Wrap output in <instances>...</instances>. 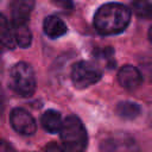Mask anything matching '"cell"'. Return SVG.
<instances>
[{
  "instance_id": "obj_11",
  "label": "cell",
  "mask_w": 152,
  "mask_h": 152,
  "mask_svg": "<svg viewBox=\"0 0 152 152\" xmlns=\"http://www.w3.org/2000/svg\"><path fill=\"white\" fill-rule=\"evenodd\" d=\"M0 38L1 43L5 48L7 49H14L17 45V39H15V33L13 25L8 23L6 17L1 14V23H0Z\"/></svg>"
},
{
  "instance_id": "obj_4",
  "label": "cell",
  "mask_w": 152,
  "mask_h": 152,
  "mask_svg": "<svg viewBox=\"0 0 152 152\" xmlns=\"http://www.w3.org/2000/svg\"><path fill=\"white\" fill-rule=\"evenodd\" d=\"M102 76L99 66L91 62L81 61L74 64L71 70V80L76 88L84 89L100 81Z\"/></svg>"
},
{
  "instance_id": "obj_2",
  "label": "cell",
  "mask_w": 152,
  "mask_h": 152,
  "mask_svg": "<svg viewBox=\"0 0 152 152\" xmlns=\"http://www.w3.org/2000/svg\"><path fill=\"white\" fill-rule=\"evenodd\" d=\"M63 148L66 152H84L88 145L87 131L76 115H69L63 121L59 132Z\"/></svg>"
},
{
  "instance_id": "obj_9",
  "label": "cell",
  "mask_w": 152,
  "mask_h": 152,
  "mask_svg": "<svg viewBox=\"0 0 152 152\" xmlns=\"http://www.w3.org/2000/svg\"><path fill=\"white\" fill-rule=\"evenodd\" d=\"M43 30H44V33L48 37H50L52 39H56V38H59V37L64 36L68 31V27L59 17L49 15L44 19Z\"/></svg>"
},
{
  "instance_id": "obj_18",
  "label": "cell",
  "mask_w": 152,
  "mask_h": 152,
  "mask_svg": "<svg viewBox=\"0 0 152 152\" xmlns=\"http://www.w3.org/2000/svg\"><path fill=\"white\" fill-rule=\"evenodd\" d=\"M56 2H57L59 6L64 7V8H70V7L72 6L71 0H56Z\"/></svg>"
},
{
  "instance_id": "obj_14",
  "label": "cell",
  "mask_w": 152,
  "mask_h": 152,
  "mask_svg": "<svg viewBox=\"0 0 152 152\" xmlns=\"http://www.w3.org/2000/svg\"><path fill=\"white\" fill-rule=\"evenodd\" d=\"M14 33H15V39H17V45L20 48H28L32 42V33L31 30L27 25H19V26H13Z\"/></svg>"
},
{
  "instance_id": "obj_13",
  "label": "cell",
  "mask_w": 152,
  "mask_h": 152,
  "mask_svg": "<svg viewBox=\"0 0 152 152\" xmlns=\"http://www.w3.org/2000/svg\"><path fill=\"white\" fill-rule=\"evenodd\" d=\"M132 11L140 19H152V2L150 0H133Z\"/></svg>"
},
{
  "instance_id": "obj_19",
  "label": "cell",
  "mask_w": 152,
  "mask_h": 152,
  "mask_svg": "<svg viewBox=\"0 0 152 152\" xmlns=\"http://www.w3.org/2000/svg\"><path fill=\"white\" fill-rule=\"evenodd\" d=\"M148 39H150L151 43H152V26H151L150 30H148Z\"/></svg>"
},
{
  "instance_id": "obj_15",
  "label": "cell",
  "mask_w": 152,
  "mask_h": 152,
  "mask_svg": "<svg viewBox=\"0 0 152 152\" xmlns=\"http://www.w3.org/2000/svg\"><path fill=\"white\" fill-rule=\"evenodd\" d=\"M113 50L110 48L107 49H102L100 51L96 52V56L99 57L100 61H103L108 68H114L115 66V59L113 58Z\"/></svg>"
},
{
  "instance_id": "obj_7",
  "label": "cell",
  "mask_w": 152,
  "mask_h": 152,
  "mask_svg": "<svg viewBox=\"0 0 152 152\" xmlns=\"http://www.w3.org/2000/svg\"><path fill=\"white\" fill-rule=\"evenodd\" d=\"M33 7H34V0H12L11 2L12 25L13 26L27 25Z\"/></svg>"
},
{
  "instance_id": "obj_3",
  "label": "cell",
  "mask_w": 152,
  "mask_h": 152,
  "mask_svg": "<svg viewBox=\"0 0 152 152\" xmlns=\"http://www.w3.org/2000/svg\"><path fill=\"white\" fill-rule=\"evenodd\" d=\"M8 86L20 96L28 97L33 95L36 90V75L32 66L25 62L14 64L10 71Z\"/></svg>"
},
{
  "instance_id": "obj_5",
  "label": "cell",
  "mask_w": 152,
  "mask_h": 152,
  "mask_svg": "<svg viewBox=\"0 0 152 152\" xmlns=\"http://www.w3.org/2000/svg\"><path fill=\"white\" fill-rule=\"evenodd\" d=\"M10 122L12 127L23 135H31L37 129V125L33 116L21 108L12 109L10 114Z\"/></svg>"
},
{
  "instance_id": "obj_12",
  "label": "cell",
  "mask_w": 152,
  "mask_h": 152,
  "mask_svg": "<svg viewBox=\"0 0 152 152\" xmlns=\"http://www.w3.org/2000/svg\"><path fill=\"white\" fill-rule=\"evenodd\" d=\"M141 112V108L139 104L132 102V101H122L116 106V113L122 119L132 120L135 119Z\"/></svg>"
},
{
  "instance_id": "obj_17",
  "label": "cell",
  "mask_w": 152,
  "mask_h": 152,
  "mask_svg": "<svg viewBox=\"0 0 152 152\" xmlns=\"http://www.w3.org/2000/svg\"><path fill=\"white\" fill-rule=\"evenodd\" d=\"M0 152H15V151H14V148H13L8 142H6L5 140H1Z\"/></svg>"
},
{
  "instance_id": "obj_8",
  "label": "cell",
  "mask_w": 152,
  "mask_h": 152,
  "mask_svg": "<svg viewBox=\"0 0 152 152\" xmlns=\"http://www.w3.org/2000/svg\"><path fill=\"white\" fill-rule=\"evenodd\" d=\"M118 81L121 87H124L127 90H134L137 89L141 82L142 77L140 71L133 66V65H124L119 72H118Z\"/></svg>"
},
{
  "instance_id": "obj_1",
  "label": "cell",
  "mask_w": 152,
  "mask_h": 152,
  "mask_svg": "<svg viewBox=\"0 0 152 152\" xmlns=\"http://www.w3.org/2000/svg\"><path fill=\"white\" fill-rule=\"evenodd\" d=\"M131 21V10L119 2L100 6L94 15V26L101 34H118Z\"/></svg>"
},
{
  "instance_id": "obj_16",
  "label": "cell",
  "mask_w": 152,
  "mask_h": 152,
  "mask_svg": "<svg viewBox=\"0 0 152 152\" xmlns=\"http://www.w3.org/2000/svg\"><path fill=\"white\" fill-rule=\"evenodd\" d=\"M46 152H66V151L59 145H57L56 142H50L46 146Z\"/></svg>"
},
{
  "instance_id": "obj_10",
  "label": "cell",
  "mask_w": 152,
  "mask_h": 152,
  "mask_svg": "<svg viewBox=\"0 0 152 152\" xmlns=\"http://www.w3.org/2000/svg\"><path fill=\"white\" fill-rule=\"evenodd\" d=\"M40 124H42L43 128L49 133L61 132L62 126H63L61 114L57 110H53V109H49L42 115Z\"/></svg>"
},
{
  "instance_id": "obj_6",
  "label": "cell",
  "mask_w": 152,
  "mask_h": 152,
  "mask_svg": "<svg viewBox=\"0 0 152 152\" xmlns=\"http://www.w3.org/2000/svg\"><path fill=\"white\" fill-rule=\"evenodd\" d=\"M103 152H139L135 140L127 134H115L102 142Z\"/></svg>"
}]
</instances>
